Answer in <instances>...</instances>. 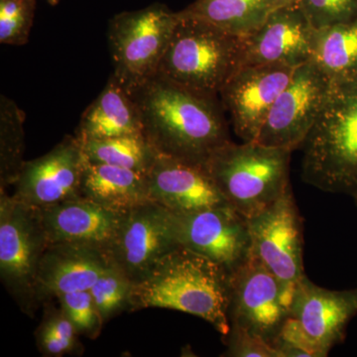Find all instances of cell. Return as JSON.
<instances>
[{"instance_id": "1", "label": "cell", "mask_w": 357, "mask_h": 357, "mask_svg": "<svg viewBox=\"0 0 357 357\" xmlns=\"http://www.w3.org/2000/svg\"><path fill=\"white\" fill-rule=\"evenodd\" d=\"M129 93L139 109L143 135L157 154L206 167L231 141L218 98L192 93L158 75Z\"/></svg>"}, {"instance_id": "2", "label": "cell", "mask_w": 357, "mask_h": 357, "mask_svg": "<svg viewBox=\"0 0 357 357\" xmlns=\"http://www.w3.org/2000/svg\"><path fill=\"white\" fill-rule=\"evenodd\" d=\"M230 297L231 272L180 246L134 284L131 311L160 307L185 312L208 321L225 337L230 331Z\"/></svg>"}, {"instance_id": "3", "label": "cell", "mask_w": 357, "mask_h": 357, "mask_svg": "<svg viewBox=\"0 0 357 357\" xmlns=\"http://www.w3.org/2000/svg\"><path fill=\"white\" fill-rule=\"evenodd\" d=\"M302 148L305 182L324 192L357 195V77L332 84Z\"/></svg>"}, {"instance_id": "4", "label": "cell", "mask_w": 357, "mask_h": 357, "mask_svg": "<svg viewBox=\"0 0 357 357\" xmlns=\"http://www.w3.org/2000/svg\"><path fill=\"white\" fill-rule=\"evenodd\" d=\"M243 52L244 38L181 10L157 75L192 93L218 98L243 67Z\"/></svg>"}, {"instance_id": "5", "label": "cell", "mask_w": 357, "mask_h": 357, "mask_svg": "<svg viewBox=\"0 0 357 357\" xmlns=\"http://www.w3.org/2000/svg\"><path fill=\"white\" fill-rule=\"evenodd\" d=\"M292 152L255 141H230L204 168L227 203L248 220L275 203L291 185Z\"/></svg>"}, {"instance_id": "6", "label": "cell", "mask_w": 357, "mask_h": 357, "mask_svg": "<svg viewBox=\"0 0 357 357\" xmlns=\"http://www.w3.org/2000/svg\"><path fill=\"white\" fill-rule=\"evenodd\" d=\"M357 314V288H321L305 275L294 291L290 314L273 347L281 357H324L345 337Z\"/></svg>"}, {"instance_id": "7", "label": "cell", "mask_w": 357, "mask_h": 357, "mask_svg": "<svg viewBox=\"0 0 357 357\" xmlns=\"http://www.w3.org/2000/svg\"><path fill=\"white\" fill-rule=\"evenodd\" d=\"M177 20L178 13L153 3L116 14L109 21L107 39L114 69L112 76L128 93L158 74Z\"/></svg>"}, {"instance_id": "8", "label": "cell", "mask_w": 357, "mask_h": 357, "mask_svg": "<svg viewBox=\"0 0 357 357\" xmlns=\"http://www.w3.org/2000/svg\"><path fill=\"white\" fill-rule=\"evenodd\" d=\"M48 246L39 208L0 189V276L11 297L30 317L40 306L37 274Z\"/></svg>"}, {"instance_id": "9", "label": "cell", "mask_w": 357, "mask_h": 357, "mask_svg": "<svg viewBox=\"0 0 357 357\" xmlns=\"http://www.w3.org/2000/svg\"><path fill=\"white\" fill-rule=\"evenodd\" d=\"M248 220L251 253L278 279L291 306L296 286L306 275L303 222L292 185L271 206Z\"/></svg>"}, {"instance_id": "10", "label": "cell", "mask_w": 357, "mask_h": 357, "mask_svg": "<svg viewBox=\"0 0 357 357\" xmlns=\"http://www.w3.org/2000/svg\"><path fill=\"white\" fill-rule=\"evenodd\" d=\"M332 84L314 61L299 66L270 110L255 142L291 151L302 147Z\"/></svg>"}, {"instance_id": "11", "label": "cell", "mask_w": 357, "mask_h": 357, "mask_svg": "<svg viewBox=\"0 0 357 357\" xmlns=\"http://www.w3.org/2000/svg\"><path fill=\"white\" fill-rule=\"evenodd\" d=\"M178 248L169 211L149 202L121 213L119 227L102 251L109 263L134 285L146 278L164 256Z\"/></svg>"}, {"instance_id": "12", "label": "cell", "mask_w": 357, "mask_h": 357, "mask_svg": "<svg viewBox=\"0 0 357 357\" xmlns=\"http://www.w3.org/2000/svg\"><path fill=\"white\" fill-rule=\"evenodd\" d=\"M169 215L178 246L210 258L231 273L251 255L248 218L230 204L192 213L169 211Z\"/></svg>"}, {"instance_id": "13", "label": "cell", "mask_w": 357, "mask_h": 357, "mask_svg": "<svg viewBox=\"0 0 357 357\" xmlns=\"http://www.w3.org/2000/svg\"><path fill=\"white\" fill-rule=\"evenodd\" d=\"M290 306L280 282L251 253L231 273L230 326H238L273 344Z\"/></svg>"}, {"instance_id": "14", "label": "cell", "mask_w": 357, "mask_h": 357, "mask_svg": "<svg viewBox=\"0 0 357 357\" xmlns=\"http://www.w3.org/2000/svg\"><path fill=\"white\" fill-rule=\"evenodd\" d=\"M84 155L76 136L67 135L48 153L25 161L14 182V198L45 208L82 197Z\"/></svg>"}, {"instance_id": "15", "label": "cell", "mask_w": 357, "mask_h": 357, "mask_svg": "<svg viewBox=\"0 0 357 357\" xmlns=\"http://www.w3.org/2000/svg\"><path fill=\"white\" fill-rule=\"evenodd\" d=\"M296 68L279 64L244 66L220 91L234 132L243 142L257 139L270 110L287 86Z\"/></svg>"}, {"instance_id": "16", "label": "cell", "mask_w": 357, "mask_h": 357, "mask_svg": "<svg viewBox=\"0 0 357 357\" xmlns=\"http://www.w3.org/2000/svg\"><path fill=\"white\" fill-rule=\"evenodd\" d=\"M314 29L300 6L271 11L244 38L243 65L279 64L297 68L312 60Z\"/></svg>"}, {"instance_id": "17", "label": "cell", "mask_w": 357, "mask_h": 357, "mask_svg": "<svg viewBox=\"0 0 357 357\" xmlns=\"http://www.w3.org/2000/svg\"><path fill=\"white\" fill-rule=\"evenodd\" d=\"M146 178L151 202L172 213L229 204L204 167L157 154Z\"/></svg>"}, {"instance_id": "18", "label": "cell", "mask_w": 357, "mask_h": 357, "mask_svg": "<svg viewBox=\"0 0 357 357\" xmlns=\"http://www.w3.org/2000/svg\"><path fill=\"white\" fill-rule=\"evenodd\" d=\"M39 211L49 245L77 244L100 250L112 241L121 217L84 197Z\"/></svg>"}, {"instance_id": "19", "label": "cell", "mask_w": 357, "mask_h": 357, "mask_svg": "<svg viewBox=\"0 0 357 357\" xmlns=\"http://www.w3.org/2000/svg\"><path fill=\"white\" fill-rule=\"evenodd\" d=\"M109 264L100 249L77 244H51L37 274L40 305L61 294L89 290Z\"/></svg>"}, {"instance_id": "20", "label": "cell", "mask_w": 357, "mask_h": 357, "mask_svg": "<svg viewBox=\"0 0 357 357\" xmlns=\"http://www.w3.org/2000/svg\"><path fill=\"white\" fill-rule=\"evenodd\" d=\"M136 134H143L137 105L130 93L110 76L100 95L84 110L75 136L83 142Z\"/></svg>"}, {"instance_id": "21", "label": "cell", "mask_w": 357, "mask_h": 357, "mask_svg": "<svg viewBox=\"0 0 357 357\" xmlns=\"http://www.w3.org/2000/svg\"><path fill=\"white\" fill-rule=\"evenodd\" d=\"M86 158V157H84ZM81 194L107 210L124 213L151 202L146 175L84 160Z\"/></svg>"}, {"instance_id": "22", "label": "cell", "mask_w": 357, "mask_h": 357, "mask_svg": "<svg viewBox=\"0 0 357 357\" xmlns=\"http://www.w3.org/2000/svg\"><path fill=\"white\" fill-rule=\"evenodd\" d=\"M312 60L331 84L357 77V20L314 30Z\"/></svg>"}, {"instance_id": "23", "label": "cell", "mask_w": 357, "mask_h": 357, "mask_svg": "<svg viewBox=\"0 0 357 357\" xmlns=\"http://www.w3.org/2000/svg\"><path fill=\"white\" fill-rule=\"evenodd\" d=\"M183 13L245 38L269 15L266 0H195Z\"/></svg>"}, {"instance_id": "24", "label": "cell", "mask_w": 357, "mask_h": 357, "mask_svg": "<svg viewBox=\"0 0 357 357\" xmlns=\"http://www.w3.org/2000/svg\"><path fill=\"white\" fill-rule=\"evenodd\" d=\"M79 142L89 162L130 169L144 175L157 155L143 134Z\"/></svg>"}, {"instance_id": "25", "label": "cell", "mask_w": 357, "mask_h": 357, "mask_svg": "<svg viewBox=\"0 0 357 357\" xmlns=\"http://www.w3.org/2000/svg\"><path fill=\"white\" fill-rule=\"evenodd\" d=\"M25 114L10 98H0V182L13 185L24 165Z\"/></svg>"}, {"instance_id": "26", "label": "cell", "mask_w": 357, "mask_h": 357, "mask_svg": "<svg viewBox=\"0 0 357 357\" xmlns=\"http://www.w3.org/2000/svg\"><path fill=\"white\" fill-rule=\"evenodd\" d=\"M79 333L62 307L49 304L41 324L35 333L42 356L59 357L83 351Z\"/></svg>"}, {"instance_id": "27", "label": "cell", "mask_w": 357, "mask_h": 357, "mask_svg": "<svg viewBox=\"0 0 357 357\" xmlns=\"http://www.w3.org/2000/svg\"><path fill=\"white\" fill-rule=\"evenodd\" d=\"M132 287L126 275L112 263L103 270L89 291L105 323L122 311H131Z\"/></svg>"}, {"instance_id": "28", "label": "cell", "mask_w": 357, "mask_h": 357, "mask_svg": "<svg viewBox=\"0 0 357 357\" xmlns=\"http://www.w3.org/2000/svg\"><path fill=\"white\" fill-rule=\"evenodd\" d=\"M36 0H0V43L22 46L29 40Z\"/></svg>"}, {"instance_id": "29", "label": "cell", "mask_w": 357, "mask_h": 357, "mask_svg": "<svg viewBox=\"0 0 357 357\" xmlns=\"http://www.w3.org/2000/svg\"><path fill=\"white\" fill-rule=\"evenodd\" d=\"M63 311L79 335L96 338L105 324L89 290L61 294L57 297Z\"/></svg>"}, {"instance_id": "30", "label": "cell", "mask_w": 357, "mask_h": 357, "mask_svg": "<svg viewBox=\"0 0 357 357\" xmlns=\"http://www.w3.org/2000/svg\"><path fill=\"white\" fill-rule=\"evenodd\" d=\"M300 7L314 30L357 20V0H300Z\"/></svg>"}, {"instance_id": "31", "label": "cell", "mask_w": 357, "mask_h": 357, "mask_svg": "<svg viewBox=\"0 0 357 357\" xmlns=\"http://www.w3.org/2000/svg\"><path fill=\"white\" fill-rule=\"evenodd\" d=\"M225 356L232 357H281L279 351L264 338L238 326H230Z\"/></svg>"}, {"instance_id": "32", "label": "cell", "mask_w": 357, "mask_h": 357, "mask_svg": "<svg viewBox=\"0 0 357 357\" xmlns=\"http://www.w3.org/2000/svg\"><path fill=\"white\" fill-rule=\"evenodd\" d=\"M270 13L276 9L285 8V7L300 6V0H266Z\"/></svg>"}, {"instance_id": "33", "label": "cell", "mask_w": 357, "mask_h": 357, "mask_svg": "<svg viewBox=\"0 0 357 357\" xmlns=\"http://www.w3.org/2000/svg\"><path fill=\"white\" fill-rule=\"evenodd\" d=\"M47 2L52 6H56L60 2V0H47Z\"/></svg>"}, {"instance_id": "34", "label": "cell", "mask_w": 357, "mask_h": 357, "mask_svg": "<svg viewBox=\"0 0 357 357\" xmlns=\"http://www.w3.org/2000/svg\"><path fill=\"white\" fill-rule=\"evenodd\" d=\"M354 202H356V204L357 206V195H356V196L354 197Z\"/></svg>"}]
</instances>
